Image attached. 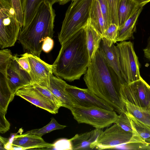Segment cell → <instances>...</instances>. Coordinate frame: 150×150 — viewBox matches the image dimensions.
<instances>
[{"mask_svg":"<svg viewBox=\"0 0 150 150\" xmlns=\"http://www.w3.org/2000/svg\"><path fill=\"white\" fill-rule=\"evenodd\" d=\"M83 79L88 88L106 102L114 111L119 114L127 111L120 93L123 83L99 49L90 63Z\"/></svg>","mask_w":150,"mask_h":150,"instance_id":"obj_1","label":"cell"},{"mask_svg":"<svg viewBox=\"0 0 150 150\" xmlns=\"http://www.w3.org/2000/svg\"><path fill=\"white\" fill-rule=\"evenodd\" d=\"M90 63L83 28L61 45L52 64L53 73L57 77L73 81L86 73Z\"/></svg>","mask_w":150,"mask_h":150,"instance_id":"obj_2","label":"cell"},{"mask_svg":"<svg viewBox=\"0 0 150 150\" xmlns=\"http://www.w3.org/2000/svg\"><path fill=\"white\" fill-rule=\"evenodd\" d=\"M53 4L49 1H43L30 23L21 30L18 40L26 52L40 57L43 41L53 36L56 14Z\"/></svg>","mask_w":150,"mask_h":150,"instance_id":"obj_3","label":"cell"},{"mask_svg":"<svg viewBox=\"0 0 150 150\" xmlns=\"http://www.w3.org/2000/svg\"><path fill=\"white\" fill-rule=\"evenodd\" d=\"M93 0H74L69 6L58 34L61 45L84 28L87 24L90 6Z\"/></svg>","mask_w":150,"mask_h":150,"instance_id":"obj_4","label":"cell"},{"mask_svg":"<svg viewBox=\"0 0 150 150\" xmlns=\"http://www.w3.org/2000/svg\"><path fill=\"white\" fill-rule=\"evenodd\" d=\"M70 110L78 123L86 124L97 129H102L114 124L118 115L114 110L96 108L74 106Z\"/></svg>","mask_w":150,"mask_h":150,"instance_id":"obj_5","label":"cell"},{"mask_svg":"<svg viewBox=\"0 0 150 150\" xmlns=\"http://www.w3.org/2000/svg\"><path fill=\"white\" fill-rule=\"evenodd\" d=\"M21 28L12 5L0 2V47L13 46Z\"/></svg>","mask_w":150,"mask_h":150,"instance_id":"obj_6","label":"cell"},{"mask_svg":"<svg viewBox=\"0 0 150 150\" xmlns=\"http://www.w3.org/2000/svg\"><path fill=\"white\" fill-rule=\"evenodd\" d=\"M119 54L120 71L125 82L129 83L142 77L139 72V63L134 51V45L125 41L117 44Z\"/></svg>","mask_w":150,"mask_h":150,"instance_id":"obj_7","label":"cell"},{"mask_svg":"<svg viewBox=\"0 0 150 150\" xmlns=\"http://www.w3.org/2000/svg\"><path fill=\"white\" fill-rule=\"evenodd\" d=\"M122 99L150 111V86L141 77L129 83H122Z\"/></svg>","mask_w":150,"mask_h":150,"instance_id":"obj_8","label":"cell"},{"mask_svg":"<svg viewBox=\"0 0 150 150\" xmlns=\"http://www.w3.org/2000/svg\"><path fill=\"white\" fill-rule=\"evenodd\" d=\"M133 133L127 132L115 123L103 131L92 145L98 150L112 149L129 142Z\"/></svg>","mask_w":150,"mask_h":150,"instance_id":"obj_9","label":"cell"},{"mask_svg":"<svg viewBox=\"0 0 150 150\" xmlns=\"http://www.w3.org/2000/svg\"><path fill=\"white\" fill-rule=\"evenodd\" d=\"M66 90L71 97L74 106L114 110L106 102L97 96L88 88H80L67 84Z\"/></svg>","mask_w":150,"mask_h":150,"instance_id":"obj_10","label":"cell"},{"mask_svg":"<svg viewBox=\"0 0 150 150\" xmlns=\"http://www.w3.org/2000/svg\"><path fill=\"white\" fill-rule=\"evenodd\" d=\"M30 66L31 83H35L49 88L50 77L53 74L52 64H47L40 57L31 54H24Z\"/></svg>","mask_w":150,"mask_h":150,"instance_id":"obj_11","label":"cell"},{"mask_svg":"<svg viewBox=\"0 0 150 150\" xmlns=\"http://www.w3.org/2000/svg\"><path fill=\"white\" fill-rule=\"evenodd\" d=\"M15 96H19L35 106L49 112L56 114L59 108L30 84L18 90Z\"/></svg>","mask_w":150,"mask_h":150,"instance_id":"obj_12","label":"cell"},{"mask_svg":"<svg viewBox=\"0 0 150 150\" xmlns=\"http://www.w3.org/2000/svg\"><path fill=\"white\" fill-rule=\"evenodd\" d=\"M6 77L8 85L15 96L18 90L31 83L29 74L21 66L14 56L7 68Z\"/></svg>","mask_w":150,"mask_h":150,"instance_id":"obj_13","label":"cell"},{"mask_svg":"<svg viewBox=\"0 0 150 150\" xmlns=\"http://www.w3.org/2000/svg\"><path fill=\"white\" fill-rule=\"evenodd\" d=\"M67 83L62 79L52 75L50 77L49 89L60 101L62 107L70 110L74 106L71 98L66 90Z\"/></svg>","mask_w":150,"mask_h":150,"instance_id":"obj_14","label":"cell"},{"mask_svg":"<svg viewBox=\"0 0 150 150\" xmlns=\"http://www.w3.org/2000/svg\"><path fill=\"white\" fill-rule=\"evenodd\" d=\"M99 50L108 64L115 71L122 83L125 82L121 75L118 48L114 44L110 47L105 39L102 38Z\"/></svg>","mask_w":150,"mask_h":150,"instance_id":"obj_15","label":"cell"},{"mask_svg":"<svg viewBox=\"0 0 150 150\" xmlns=\"http://www.w3.org/2000/svg\"><path fill=\"white\" fill-rule=\"evenodd\" d=\"M12 144L21 147L24 150L28 149H46L52 144L46 142L42 138L33 135L23 134L15 136Z\"/></svg>","mask_w":150,"mask_h":150,"instance_id":"obj_16","label":"cell"},{"mask_svg":"<svg viewBox=\"0 0 150 150\" xmlns=\"http://www.w3.org/2000/svg\"><path fill=\"white\" fill-rule=\"evenodd\" d=\"M103 131L102 129H95L86 132L76 134L69 139L72 150H92V145Z\"/></svg>","mask_w":150,"mask_h":150,"instance_id":"obj_17","label":"cell"},{"mask_svg":"<svg viewBox=\"0 0 150 150\" xmlns=\"http://www.w3.org/2000/svg\"><path fill=\"white\" fill-rule=\"evenodd\" d=\"M87 24L102 37L108 26L104 19L98 0H93L90 6Z\"/></svg>","mask_w":150,"mask_h":150,"instance_id":"obj_18","label":"cell"},{"mask_svg":"<svg viewBox=\"0 0 150 150\" xmlns=\"http://www.w3.org/2000/svg\"><path fill=\"white\" fill-rule=\"evenodd\" d=\"M45 0L49 1L53 4L58 3L60 5L65 4L69 1L68 0H22L23 23L21 29L24 28L30 23L41 4Z\"/></svg>","mask_w":150,"mask_h":150,"instance_id":"obj_19","label":"cell"},{"mask_svg":"<svg viewBox=\"0 0 150 150\" xmlns=\"http://www.w3.org/2000/svg\"><path fill=\"white\" fill-rule=\"evenodd\" d=\"M143 6L140 5L132 16L119 28L117 42L126 41L133 36L136 29V24L137 19L143 8Z\"/></svg>","mask_w":150,"mask_h":150,"instance_id":"obj_20","label":"cell"},{"mask_svg":"<svg viewBox=\"0 0 150 150\" xmlns=\"http://www.w3.org/2000/svg\"><path fill=\"white\" fill-rule=\"evenodd\" d=\"M86 35L87 49L90 62L94 58L99 49L102 37L91 25L87 24L84 28Z\"/></svg>","mask_w":150,"mask_h":150,"instance_id":"obj_21","label":"cell"},{"mask_svg":"<svg viewBox=\"0 0 150 150\" xmlns=\"http://www.w3.org/2000/svg\"><path fill=\"white\" fill-rule=\"evenodd\" d=\"M0 73V111L6 114L9 103L15 96L8 85L6 73Z\"/></svg>","mask_w":150,"mask_h":150,"instance_id":"obj_22","label":"cell"},{"mask_svg":"<svg viewBox=\"0 0 150 150\" xmlns=\"http://www.w3.org/2000/svg\"><path fill=\"white\" fill-rule=\"evenodd\" d=\"M139 5L134 0H121L118 11L119 28L132 16Z\"/></svg>","mask_w":150,"mask_h":150,"instance_id":"obj_23","label":"cell"},{"mask_svg":"<svg viewBox=\"0 0 150 150\" xmlns=\"http://www.w3.org/2000/svg\"><path fill=\"white\" fill-rule=\"evenodd\" d=\"M125 103L127 112L137 120L150 127V111L122 99Z\"/></svg>","mask_w":150,"mask_h":150,"instance_id":"obj_24","label":"cell"},{"mask_svg":"<svg viewBox=\"0 0 150 150\" xmlns=\"http://www.w3.org/2000/svg\"><path fill=\"white\" fill-rule=\"evenodd\" d=\"M125 113L130 119L133 133L146 143L150 145V127L141 122L127 112Z\"/></svg>","mask_w":150,"mask_h":150,"instance_id":"obj_25","label":"cell"},{"mask_svg":"<svg viewBox=\"0 0 150 150\" xmlns=\"http://www.w3.org/2000/svg\"><path fill=\"white\" fill-rule=\"evenodd\" d=\"M65 125L59 124L54 118H52L49 123L43 127L28 131L25 134L33 135L42 137L43 135L53 130L62 129L66 127Z\"/></svg>","mask_w":150,"mask_h":150,"instance_id":"obj_26","label":"cell"},{"mask_svg":"<svg viewBox=\"0 0 150 150\" xmlns=\"http://www.w3.org/2000/svg\"><path fill=\"white\" fill-rule=\"evenodd\" d=\"M119 27L116 24L111 23L109 25L104 33L103 38L106 40L109 46L116 43L117 41Z\"/></svg>","mask_w":150,"mask_h":150,"instance_id":"obj_27","label":"cell"},{"mask_svg":"<svg viewBox=\"0 0 150 150\" xmlns=\"http://www.w3.org/2000/svg\"><path fill=\"white\" fill-rule=\"evenodd\" d=\"M31 84L39 92L54 103L58 107L60 108L62 107L60 101L53 94L49 88L35 83Z\"/></svg>","mask_w":150,"mask_h":150,"instance_id":"obj_28","label":"cell"},{"mask_svg":"<svg viewBox=\"0 0 150 150\" xmlns=\"http://www.w3.org/2000/svg\"><path fill=\"white\" fill-rule=\"evenodd\" d=\"M115 123L117 124L124 130L133 133L130 119L126 113H122L119 114Z\"/></svg>","mask_w":150,"mask_h":150,"instance_id":"obj_29","label":"cell"},{"mask_svg":"<svg viewBox=\"0 0 150 150\" xmlns=\"http://www.w3.org/2000/svg\"><path fill=\"white\" fill-rule=\"evenodd\" d=\"M112 23L116 24L118 26V11L121 0H107Z\"/></svg>","mask_w":150,"mask_h":150,"instance_id":"obj_30","label":"cell"},{"mask_svg":"<svg viewBox=\"0 0 150 150\" xmlns=\"http://www.w3.org/2000/svg\"><path fill=\"white\" fill-rule=\"evenodd\" d=\"M105 22L108 27L112 23L108 4L107 0H98Z\"/></svg>","mask_w":150,"mask_h":150,"instance_id":"obj_31","label":"cell"},{"mask_svg":"<svg viewBox=\"0 0 150 150\" xmlns=\"http://www.w3.org/2000/svg\"><path fill=\"white\" fill-rule=\"evenodd\" d=\"M13 56L11 50L3 49L0 50V68H7Z\"/></svg>","mask_w":150,"mask_h":150,"instance_id":"obj_32","label":"cell"},{"mask_svg":"<svg viewBox=\"0 0 150 150\" xmlns=\"http://www.w3.org/2000/svg\"><path fill=\"white\" fill-rule=\"evenodd\" d=\"M12 7L15 11L16 18L20 24L21 28L23 23V16L21 0H11Z\"/></svg>","mask_w":150,"mask_h":150,"instance_id":"obj_33","label":"cell"},{"mask_svg":"<svg viewBox=\"0 0 150 150\" xmlns=\"http://www.w3.org/2000/svg\"><path fill=\"white\" fill-rule=\"evenodd\" d=\"M50 150H72L71 144L69 139H60L53 144Z\"/></svg>","mask_w":150,"mask_h":150,"instance_id":"obj_34","label":"cell"},{"mask_svg":"<svg viewBox=\"0 0 150 150\" xmlns=\"http://www.w3.org/2000/svg\"><path fill=\"white\" fill-rule=\"evenodd\" d=\"M14 56L21 66L29 74L30 71V66L27 57L24 54L21 55V57L20 58L18 57L16 55Z\"/></svg>","mask_w":150,"mask_h":150,"instance_id":"obj_35","label":"cell"},{"mask_svg":"<svg viewBox=\"0 0 150 150\" xmlns=\"http://www.w3.org/2000/svg\"><path fill=\"white\" fill-rule=\"evenodd\" d=\"M6 113L0 111V132L4 134L10 129L9 122L5 117Z\"/></svg>","mask_w":150,"mask_h":150,"instance_id":"obj_36","label":"cell"},{"mask_svg":"<svg viewBox=\"0 0 150 150\" xmlns=\"http://www.w3.org/2000/svg\"><path fill=\"white\" fill-rule=\"evenodd\" d=\"M54 45V42L52 38L47 37L43 41L42 50L45 53H49L52 49Z\"/></svg>","mask_w":150,"mask_h":150,"instance_id":"obj_37","label":"cell"},{"mask_svg":"<svg viewBox=\"0 0 150 150\" xmlns=\"http://www.w3.org/2000/svg\"><path fill=\"white\" fill-rule=\"evenodd\" d=\"M143 50L145 57L150 62V36L148 39L146 46Z\"/></svg>","mask_w":150,"mask_h":150,"instance_id":"obj_38","label":"cell"},{"mask_svg":"<svg viewBox=\"0 0 150 150\" xmlns=\"http://www.w3.org/2000/svg\"><path fill=\"white\" fill-rule=\"evenodd\" d=\"M0 150L4 149V146L9 142V140L7 138H4L0 136Z\"/></svg>","mask_w":150,"mask_h":150,"instance_id":"obj_39","label":"cell"},{"mask_svg":"<svg viewBox=\"0 0 150 150\" xmlns=\"http://www.w3.org/2000/svg\"><path fill=\"white\" fill-rule=\"evenodd\" d=\"M138 5L144 6L146 4L150 1V0H134Z\"/></svg>","mask_w":150,"mask_h":150,"instance_id":"obj_40","label":"cell"},{"mask_svg":"<svg viewBox=\"0 0 150 150\" xmlns=\"http://www.w3.org/2000/svg\"><path fill=\"white\" fill-rule=\"evenodd\" d=\"M12 144L8 142L4 146V149L7 150H12Z\"/></svg>","mask_w":150,"mask_h":150,"instance_id":"obj_41","label":"cell"},{"mask_svg":"<svg viewBox=\"0 0 150 150\" xmlns=\"http://www.w3.org/2000/svg\"><path fill=\"white\" fill-rule=\"evenodd\" d=\"M0 1L5 2L12 5L11 0H0Z\"/></svg>","mask_w":150,"mask_h":150,"instance_id":"obj_42","label":"cell"},{"mask_svg":"<svg viewBox=\"0 0 150 150\" xmlns=\"http://www.w3.org/2000/svg\"><path fill=\"white\" fill-rule=\"evenodd\" d=\"M68 0L69 1H70V0H71V1H74V0Z\"/></svg>","mask_w":150,"mask_h":150,"instance_id":"obj_43","label":"cell"}]
</instances>
